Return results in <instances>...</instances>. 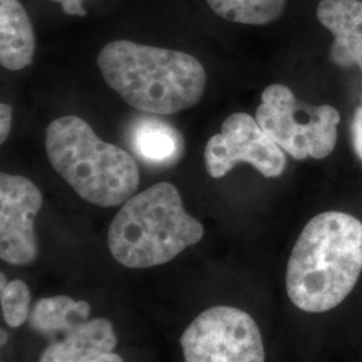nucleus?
Returning a JSON list of instances; mask_svg holds the SVG:
<instances>
[{"mask_svg":"<svg viewBox=\"0 0 362 362\" xmlns=\"http://www.w3.org/2000/svg\"><path fill=\"white\" fill-rule=\"evenodd\" d=\"M362 272V223L345 212H322L305 226L286 270L298 309L325 313L349 296Z\"/></svg>","mask_w":362,"mask_h":362,"instance_id":"obj_1","label":"nucleus"},{"mask_svg":"<svg viewBox=\"0 0 362 362\" xmlns=\"http://www.w3.org/2000/svg\"><path fill=\"white\" fill-rule=\"evenodd\" d=\"M106 83L144 113L173 115L197 104L207 86L199 59L132 40L105 45L97 58Z\"/></svg>","mask_w":362,"mask_h":362,"instance_id":"obj_2","label":"nucleus"},{"mask_svg":"<svg viewBox=\"0 0 362 362\" xmlns=\"http://www.w3.org/2000/svg\"><path fill=\"white\" fill-rule=\"evenodd\" d=\"M203 236V224L185 211L179 189L163 181L122 204L109 226L107 247L119 264L140 270L169 263Z\"/></svg>","mask_w":362,"mask_h":362,"instance_id":"obj_3","label":"nucleus"},{"mask_svg":"<svg viewBox=\"0 0 362 362\" xmlns=\"http://www.w3.org/2000/svg\"><path fill=\"white\" fill-rule=\"evenodd\" d=\"M45 146L52 168L90 204L121 206L139 188L140 169L134 158L103 141L79 117H59L50 122Z\"/></svg>","mask_w":362,"mask_h":362,"instance_id":"obj_4","label":"nucleus"},{"mask_svg":"<svg viewBox=\"0 0 362 362\" xmlns=\"http://www.w3.org/2000/svg\"><path fill=\"white\" fill-rule=\"evenodd\" d=\"M255 118L260 128L298 161L324 160L336 148L339 112L330 105L302 103L285 85L274 83L262 91Z\"/></svg>","mask_w":362,"mask_h":362,"instance_id":"obj_5","label":"nucleus"},{"mask_svg":"<svg viewBox=\"0 0 362 362\" xmlns=\"http://www.w3.org/2000/svg\"><path fill=\"white\" fill-rule=\"evenodd\" d=\"M185 362H264L255 320L238 308L215 306L199 314L180 338Z\"/></svg>","mask_w":362,"mask_h":362,"instance_id":"obj_6","label":"nucleus"},{"mask_svg":"<svg viewBox=\"0 0 362 362\" xmlns=\"http://www.w3.org/2000/svg\"><path fill=\"white\" fill-rule=\"evenodd\" d=\"M204 161L214 179L226 176L238 163L252 165L267 179L279 177L287 164L284 149L247 113H233L224 119L220 133L208 140Z\"/></svg>","mask_w":362,"mask_h":362,"instance_id":"obj_7","label":"nucleus"},{"mask_svg":"<svg viewBox=\"0 0 362 362\" xmlns=\"http://www.w3.org/2000/svg\"><path fill=\"white\" fill-rule=\"evenodd\" d=\"M43 204L38 187L27 177L0 175V258L30 266L39 257L35 216Z\"/></svg>","mask_w":362,"mask_h":362,"instance_id":"obj_8","label":"nucleus"},{"mask_svg":"<svg viewBox=\"0 0 362 362\" xmlns=\"http://www.w3.org/2000/svg\"><path fill=\"white\" fill-rule=\"evenodd\" d=\"M317 18L333 35L329 57L341 67L357 66L362 71L361 0H321Z\"/></svg>","mask_w":362,"mask_h":362,"instance_id":"obj_9","label":"nucleus"},{"mask_svg":"<svg viewBox=\"0 0 362 362\" xmlns=\"http://www.w3.org/2000/svg\"><path fill=\"white\" fill-rule=\"evenodd\" d=\"M113 324L106 318H89L71 326L50 341L39 362H88L116 349Z\"/></svg>","mask_w":362,"mask_h":362,"instance_id":"obj_10","label":"nucleus"},{"mask_svg":"<svg viewBox=\"0 0 362 362\" xmlns=\"http://www.w3.org/2000/svg\"><path fill=\"white\" fill-rule=\"evenodd\" d=\"M35 33L19 0H0V64L11 71L31 65L35 54Z\"/></svg>","mask_w":362,"mask_h":362,"instance_id":"obj_11","label":"nucleus"},{"mask_svg":"<svg viewBox=\"0 0 362 362\" xmlns=\"http://www.w3.org/2000/svg\"><path fill=\"white\" fill-rule=\"evenodd\" d=\"M132 144L136 153L152 165H173L184 152L180 133L168 124L145 118L132 132Z\"/></svg>","mask_w":362,"mask_h":362,"instance_id":"obj_12","label":"nucleus"},{"mask_svg":"<svg viewBox=\"0 0 362 362\" xmlns=\"http://www.w3.org/2000/svg\"><path fill=\"white\" fill-rule=\"evenodd\" d=\"M91 308L86 300L67 296L42 298L35 302L28 317L30 327L52 341L71 326L90 318Z\"/></svg>","mask_w":362,"mask_h":362,"instance_id":"obj_13","label":"nucleus"},{"mask_svg":"<svg viewBox=\"0 0 362 362\" xmlns=\"http://www.w3.org/2000/svg\"><path fill=\"white\" fill-rule=\"evenodd\" d=\"M220 18L240 25L264 26L285 11L287 0H206Z\"/></svg>","mask_w":362,"mask_h":362,"instance_id":"obj_14","label":"nucleus"},{"mask_svg":"<svg viewBox=\"0 0 362 362\" xmlns=\"http://www.w3.org/2000/svg\"><path fill=\"white\" fill-rule=\"evenodd\" d=\"M0 303L3 318L10 327H19L26 322L31 313L30 288L21 279L8 282L4 274L0 275Z\"/></svg>","mask_w":362,"mask_h":362,"instance_id":"obj_15","label":"nucleus"},{"mask_svg":"<svg viewBox=\"0 0 362 362\" xmlns=\"http://www.w3.org/2000/svg\"><path fill=\"white\" fill-rule=\"evenodd\" d=\"M350 132L354 152L358 156V158L362 160V105H360L354 112Z\"/></svg>","mask_w":362,"mask_h":362,"instance_id":"obj_16","label":"nucleus"},{"mask_svg":"<svg viewBox=\"0 0 362 362\" xmlns=\"http://www.w3.org/2000/svg\"><path fill=\"white\" fill-rule=\"evenodd\" d=\"M13 127V106L1 103L0 104V143H6Z\"/></svg>","mask_w":362,"mask_h":362,"instance_id":"obj_17","label":"nucleus"},{"mask_svg":"<svg viewBox=\"0 0 362 362\" xmlns=\"http://www.w3.org/2000/svg\"><path fill=\"white\" fill-rule=\"evenodd\" d=\"M61 6L62 11L67 15L86 16V10L83 8V0H52Z\"/></svg>","mask_w":362,"mask_h":362,"instance_id":"obj_18","label":"nucleus"},{"mask_svg":"<svg viewBox=\"0 0 362 362\" xmlns=\"http://www.w3.org/2000/svg\"><path fill=\"white\" fill-rule=\"evenodd\" d=\"M88 362H125L122 360V357L121 356H118L116 353H106L104 356H100V357H97V358H94V360H90V361Z\"/></svg>","mask_w":362,"mask_h":362,"instance_id":"obj_19","label":"nucleus"},{"mask_svg":"<svg viewBox=\"0 0 362 362\" xmlns=\"http://www.w3.org/2000/svg\"><path fill=\"white\" fill-rule=\"evenodd\" d=\"M7 342V334L4 330H1V345H4Z\"/></svg>","mask_w":362,"mask_h":362,"instance_id":"obj_20","label":"nucleus"}]
</instances>
